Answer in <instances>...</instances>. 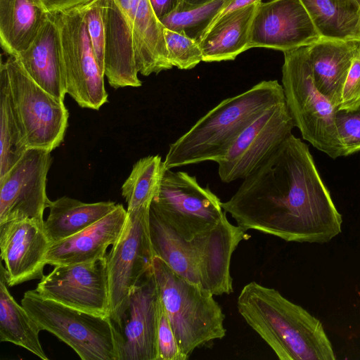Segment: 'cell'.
I'll return each mask as SVG.
<instances>
[{"mask_svg":"<svg viewBox=\"0 0 360 360\" xmlns=\"http://www.w3.org/2000/svg\"><path fill=\"white\" fill-rule=\"evenodd\" d=\"M221 206L245 231L287 242L325 243L341 232L342 216L309 147L292 134Z\"/></svg>","mask_w":360,"mask_h":360,"instance_id":"6da1fadb","label":"cell"},{"mask_svg":"<svg viewBox=\"0 0 360 360\" xmlns=\"http://www.w3.org/2000/svg\"><path fill=\"white\" fill-rule=\"evenodd\" d=\"M238 311L281 360H335L321 322L274 288L252 281L237 299Z\"/></svg>","mask_w":360,"mask_h":360,"instance_id":"7a4b0ae2","label":"cell"},{"mask_svg":"<svg viewBox=\"0 0 360 360\" xmlns=\"http://www.w3.org/2000/svg\"><path fill=\"white\" fill-rule=\"evenodd\" d=\"M149 232L155 256L180 276L214 295L233 292L231 260L245 238L243 229L226 218L212 229L184 238L150 207Z\"/></svg>","mask_w":360,"mask_h":360,"instance_id":"3957f363","label":"cell"},{"mask_svg":"<svg viewBox=\"0 0 360 360\" xmlns=\"http://www.w3.org/2000/svg\"><path fill=\"white\" fill-rule=\"evenodd\" d=\"M285 101L277 80H264L236 96L224 99L171 143L166 169L217 161L236 137L269 107Z\"/></svg>","mask_w":360,"mask_h":360,"instance_id":"277c9868","label":"cell"},{"mask_svg":"<svg viewBox=\"0 0 360 360\" xmlns=\"http://www.w3.org/2000/svg\"><path fill=\"white\" fill-rule=\"evenodd\" d=\"M152 273L181 353L193 351L226 335L225 314L214 295L173 271L155 256Z\"/></svg>","mask_w":360,"mask_h":360,"instance_id":"5b68a950","label":"cell"},{"mask_svg":"<svg viewBox=\"0 0 360 360\" xmlns=\"http://www.w3.org/2000/svg\"><path fill=\"white\" fill-rule=\"evenodd\" d=\"M283 54L281 85L295 126L305 141L330 158L343 156L335 124L338 109L316 86L307 46Z\"/></svg>","mask_w":360,"mask_h":360,"instance_id":"8992f818","label":"cell"},{"mask_svg":"<svg viewBox=\"0 0 360 360\" xmlns=\"http://www.w3.org/2000/svg\"><path fill=\"white\" fill-rule=\"evenodd\" d=\"M21 304L40 330H46L70 346L82 360H119L110 316L69 307L25 292Z\"/></svg>","mask_w":360,"mask_h":360,"instance_id":"52a82bcc","label":"cell"},{"mask_svg":"<svg viewBox=\"0 0 360 360\" xmlns=\"http://www.w3.org/2000/svg\"><path fill=\"white\" fill-rule=\"evenodd\" d=\"M12 105L27 149L51 152L63 142L68 110L63 100L38 85L12 56L4 62Z\"/></svg>","mask_w":360,"mask_h":360,"instance_id":"ba28073f","label":"cell"},{"mask_svg":"<svg viewBox=\"0 0 360 360\" xmlns=\"http://www.w3.org/2000/svg\"><path fill=\"white\" fill-rule=\"evenodd\" d=\"M221 202L210 189L201 186L195 176L166 169L150 208L180 236L191 238L227 218Z\"/></svg>","mask_w":360,"mask_h":360,"instance_id":"9c48e42d","label":"cell"},{"mask_svg":"<svg viewBox=\"0 0 360 360\" xmlns=\"http://www.w3.org/2000/svg\"><path fill=\"white\" fill-rule=\"evenodd\" d=\"M58 26L63 51L66 91L82 108L98 110L108 102L104 73L96 61L82 5L51 13Z\"/></svg>","mask_w":360,"mask_h":360,"instance_id":"30bf717a","label":"cell"},{"mask_svg":"<svg viewBox=\"0 0 360 360\" xmlns=\"http://www.w3.org/2000/svg\"><path fill=\"white\" fill-rule=\"evenodd\" d=\"M150 207L127 211L123 231L106 255L110 315L122 305L131 290L152 270L155 255L149 232Z\"/></svg>","mask_w":360,"mask_h":360,"instance_id":"8fae6325","label":"cell"},{"mask_svg":"<svg viewBox=\"0 0 360 360\" xmlns=\"http://www.w3.org/2000/svg\"><path fill=\"white\" fill-rule=\"evenodd\" d=\"M295 124L285 101L264 111L233 141L217 161L224 183L244 179L292 134Z\"/></svg>","mask_w":360,"mask_h":360,"instance_id":"7c38bea8","label":"cell"},{"mask_svg":"<svg viewBox=\"0 0 360 360\" xmlns=\"http://www.w3.org/2000/svg\"><path fill=\"white\" fill-rule=\"evenodd\" d=\"M160 295L148 272L126 301L109 316L119 360H157V326Z\"/></svg>","mask_w":360,"mask_h":360,"instance_id":"4fadbf2b","label":"cell"},{"mask_svg":"<svg viewBox=\"0 0 360 360\" xmlns=\"http://www.w3.org/2000/svg\"><path fill=\"white\" fill-rule=\"evenodd\" d=\"M41 297L96 315H110L106 257L90 262L59 265L34 289Z\"/></svg>","mask_w":360,"mask_h":360,"instance_id":"5bb4252c","label":"cell"},{"mask_svg":"<svg viewBox=\"0 0 360 360\" xmlns=\"http://www.w3.org/2000/svg\"><path fill=\"white\" fill-rule=\"evenodd\" d=\"M51 153L27 149L0 178V224L24 219L44 222V212L51 201L46 195L47 174L52 162Z\"/></svg>","mask_w":360,"mask_h":360,"instance_id":"9a60e30c","label":"cell"},{"mask_svg":"<svg viewBox=\"0 0 360 360\" xmlns=\"http://www.w3.org/2000/svg\"><path fill=\"white\" fill-rule=\"evenodd\" d=\"M321 39L300 0L259 1L252 19L250 48L283 52L309 46Z\"/></svg>","mask_w":360,"mask_h":360,"instance_id":"2e32d148","label":"cell"},{"mask_svg":"<svg viewBox=\"0 0 360 360\" xmlns=\"http://www.w3.org/2000/svg\"><path fill=\"white\" fill-rule=\"evenodd\" d=\"M51 244L44 223L24 219L0 224L1 259L4 262L7 285L41 279Z\"/></svg>","mask_w":360,"mask_h":360,"instance_id":"e0dca14e","label":"cell"},{"mask_svg":"<svg viewBox=\"0 0 360 360\" xmlns=\"http://www.w3.org/2000/svg\"><path fill=\"white\" fill-rule=\"evenodd\" d=\"M127 217L122 204L107 215L79 233L50 245L47 264L56 266L93 262L107 255L109 246L121 236Z\"/></svg>","mask_w":360,"mask_h":360,"instance_id":"ac0fdd59","label":"cell"},{"mask_svg":"<svg viewBox=\"0 0 360 360\" xmlns=\"http://www.w3.org/2000/svg\"><path fill=\"white\" fill-rule=\"evenodd\" d=\"M15 58L41 88L64 101L66 76L60 33L53 15L48 16L28 49Z\"/></svg>","mask_w":360,"mask_h":360,"instance_id":"d6986e66","label":"cell"},{"mask_svg":"<svg viewBox=\"0 0 360 360\" xmlns=\"http://www.w3.org/2000/svg\"><path fill=\"white\" fill-rule=\"evenodd\" d=\"M104 75L110 86L118 89L139 87L132 30L115 0H104Z\"/></svg>","mask_w":360,"mask_h":360,"instance_id":"ffe728a7","label":"cell"},{"mask_svg":"<svg viewBox=\"0 0 360 360\" xmlns=\"http://www.w3.org/2000/svg\"><path fill=\"white\" fill-rule=\"evenodd\" d=\"M359 41L320 39L308 47L314 82L338 109L343 86Z\"/></svg>","mask_w":360,"mask_h":360,"instance_id":"44dd1931","label":"cell"},{"mask_svg":"<svg viewBox=\"0 0 360 360\" xmlns=\"http://www.w3.org/2000/svg\"><path fill=\"white\" fill-rule=\"evenodd\" d=\"M255 3L231 11L213 22L199 43L203 62L233 60L250 48Z\"/></svg>","mask_w":360,"mask_h":360,"instance_id":"7402d4cb","label":"cell"},{"mask_svg":"<svg viewBox=\"0 0 360 360\" xmlns=\"http://www.w3.org/2000/svg\"><path fill=\"white\" fill-rule=\"evenodd\" d=\"M41 0H0V41L15 57L32 44L48 16Z\"/></svg>","mask_w":360,"mask_h":360,"instance_id":"603a6c76","label":"cell"},{"mask_svg":"<svg viewBox=\"0 0 360 360\" xmlns=\"http://www.w3.org/2000/svg\"><path fill=\"white\" fill-rule=\"evenodd\" d=\"M115 202L86 203L68 196L51 201L44 231L51 243L65 239L94 224L116 207Z\"/></svg>","mask_w":360,"mask_h":360,"instance_id":"cb8c5ba5","label":"cell"},{"mask_svg":"<svg viewBox=\"0 0 360 360\" xmlns=\"http://www.w3.org/2000/svg\"><path fill=\"white\" fill-rule=\"evenodd\" d=\"M321 39L360 42L356 0H300Z\"/></svg>","mask_w":360,"mask_h":360,"instance_id":"d4e9b609","label":"cell"},{"mask_svg":"<svg viewBox=\"0 0 360 360\" xmlns=\"http://www.w3.org/2000/svg\"><path fill=\"white\" fill-rule=\"evenodd\" d=\"M0 276V341L20 346L39 358L48 360L39 338L41 330L9 292L5 267L1 264Z\"/></svg>","mask_w":360,"mask_h":360,"instance_id":"484cf974","label":"cell"},{"mask_svg":"<svg viewBox=\"0 0 360 360\" xmlns=\"http://www.w3.org/2000/svg\"><path fill=\"white\" fill-rule=\"evenodd\" d=\"M27 150L11 99L6 66L0 65V178L18 162Z\"/></svg>","mask_w":360,"mask_h":360,"instance_id":"4316f807","label":"cell"},{"mask_svg":"<svg viewBox=\"0 0 360 360\" xmlns=\"http://www.w3.org/2000/svg\"><path fill=\"white\" fill-rule=\"evenodd\" d=\"M164 161L159 155H148L138 160L122 186L127 210L150 206L158 195L164 173Z\"/></svg>","mask_w":360,"mask_h":360,"instance_id":"83f0119b","label":"cell"},{"mask_svg":"<svg viewBox=\"0 0 360 360\" xmlns=\"http://www.w3.org/2000/svg\"><path fill=\"white\" fill-rule=\"evenodd\" d=\"M229 0H213L195 7L178 8L160 20L163 27L183 34L198 44Z\"/></svg>","mask_w":360,"mask_h":360,"instance_id":"f1b7e54d","label":"cell"},{"mask_svg":"<svg viewBox=\"0 0 360 360\" xmlns=\"http://www.w3.org/2000/svg\"><path fill=\"white\" fill-rule=\"evenodd\" d=\"M168 59L173 67L190 70L202 61V53L198 42L169 29H163Z\"/></svg>","mask_w":360,"mask_h":360,"instance_id":"f546056e","label":"cell"},{"mask_svg":"<svg viewBox=\"0 0 360 360\" xmlns=\"http://www.w3.org/2000/svg\"><path fill=\"white\" fill-rule=\"evenodd\" d=\"M104 0H91L82 4L87 33L96 61L104 73L105 23Z\"/></svg>","mask_w":360,"mask_h":360,"instance_id":"4dcf8cb0","label":"cell"},{"mask_svg":"<svg viewBox=\"0 0 360 360\" xmlns=\"http://www.w3.org/2000/svg\"><path fill=\"white\" fill-rule=\"evenodd\" d=\"M157 360H186L180 350L161 301L157 326Z\"/></svg>","mask_w":360,"mask_h":360,"instance_id":"1f68e13d","label":"cell"},{"mask_svg":"<svg viewBox=\"0 0 360 360\" xmlns=\"http://www.w3.org/2000/svg\"><path fill=\"white\" fill-rule=\"evenodd\" d=\"M335 124L343 146V156L360 151V109L346 112L338 110Z\"/></svg>","mask_w":360,"mask_h":360,"instance_id":"d6a6232c","label":"cell"},{"mask_svg":"<svg viewBox=\"0 0 360 360\" xmlns=\"http://www.w3.org/2000/svg\"><path fill=\"white\" fill-rule=\"evenodd\" d=\"M360 109V44L352 59L347 76L338 110L346 112Z\"/></svg>","mask_w":360,"mask_h":360,"instance_id":"836d02e7","label":"cell"},{"mask_svg":"<svg viewBox=\"0 0 360 360\" xmlns=\"http://www.w3.org/2000/svg\"><path fill=\"white\" fill-rule=\"evenodd\" d=\"M153 11L160 20L170 13L176 11L183 0H149Z\"/></svg>","mask_w":360,"mask_h":360,"instance_id":"e575fe53","label":"cell"},{"mask_svg":"<svg viewBox=\"0 0 360 360\" xmlns=\"http://www.w3.org/2000/svg\"><path fill=\"white\" fill-rule=\"evenodd\" d=\"M89 1L91 0H41L49 13L69 10Z\"/></svg>","mask_w":360,"mask_h":360,"instance_id":"d590c367","label":"cell"},{"mask_svg":"<svg viewBox=\"0 0 360 360\" xmlns=\"http://www.w3.org/2000/svg\"><path fill=\"white\" fill-rule=\"evenodd\" d=\"M261 1L262 0H229L221 11L219 12V13L217 15V16L215 18L214 21L212 22V24L217 19L220 18L221 16L231 11L255 3H257Z\"/></svg>","mask_w":360,"mask_h":360,"instance_id":"8d00e7d4","label":"cell"},{"mask_svg":"<svg viewBox=\"0 0 360 360\" xmlns=\"http://www.w3.org/2000/svg\"><path fill=\"white\" fill-rule=\"evenodd\" d=\"M213 0H183V3L179 8H190L203 5Z\"/></svg>","mask_w":360,"mask_h":360,"instance_id":"74e56055","label":"cell"},{"mask_svg":"<svg viewBox=\"0 0 360 360\" xmlns=\"http://www.w3.org/2000/svg\"><path fill=\"white\" fill-rule=\"evenodd\" d=\"M356 1H357L359 2V4H360V0H356Z\"/></svg>","mask_w":360,"mask_h":360,"instance_id":"f35d334b","label":"cell"}]
</instances>
